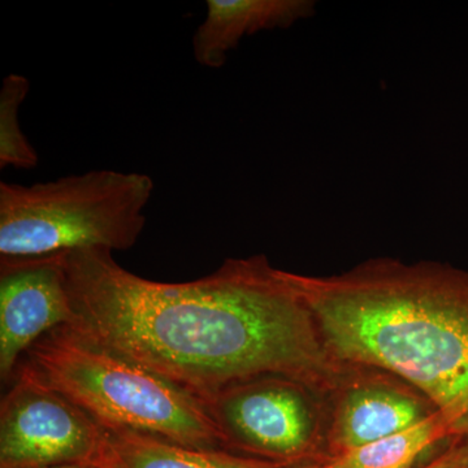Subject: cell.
I'll list each match as a JSON object with an SVG mask.
<instances>
[{
	"instance_id": "cell-1",
	"label": "cell",
	"mask_w": 468,
	"mask_h": 468,
	"mask_svg": "<svg viewBox=\"0 0 468 468\" xmlns=\"http://www.w3.org/2000/svg\"><path fill=\"white\" fill-rule=\"evenodd\" d=\"M77 335L205 401L280 377L332 399L359 374L332 358L310 310L266 255L227 260L189 282L129 272L109 249L58 257Z\"/></svg>"
},
{
	"instance_id": "cell-2",
	"label": "cell",
	"mask_w": 468,
	"mask_h": 468,
	"mask_svg": "<svg viewBox=\"0 0 468 468\" xmlns=\"http://www.w3.org/2000/svg\"><path fill=\"white\" fill-rule=\"evenodd\" d=\"M340 365L383 371L468 440V270L374 258L331 276L286 271Z\"/></svg>"
},
{
	"instance_id": "cell-3",
	"label": "cell",
	"mask_w": 468,
	"mask_h": 468,
	"mask_svg": "<svg viewBox=\"0 0 468 468\" xmlns=\"http://www.w3.org/2000/svg\"><path fill=\"white\" fill-rule=\"evenodd\" d=\"M26 369L106 428L137 431L205 451H223L201 399L61 325L27 351Z\"/></svg>"
},
{
	"instance_id": "cell-4",
	"label": "cell",
	"mask_w": 468,
	"mask_h": 468,
	"mask_svg": "<svg viewBox=\"0 0 468 468\" xmlns=\"http://www.w3.org/2000/svg\"><path fill=\"white\" fill-rule=\"evenodd\" d=\"M154 181L111 169L30 186L0 183V261L50 260L84 249L129 250L146 226Z\"/></svg>"
},
{
	"instance_id": "cell-5",
	"label": "cell",
	"mask_w": 468,
	"mask_h": 468,
	"mask_svg": "<svg viewBox=\"0 0 468 468\" xmlns=\"http://www.w3.org/2000/svg\"><path fill=\"white\" fill-rule=\"evenodd\" d=\"M320 399L325 397L292 378L264 377L230 385L202 403L223 451L292 468L328 462Z\"/></svg>"
},
{
	"instance_id": "cell-6",
	"label": "cell",
	"mask_w": 468,
	"mask_h": 468,
	"mask_svg": "<svg viewBox=\"0 0 468 468\" xmlns=\"http://www.w3.org/2000/svg\"><path fill=\"white\" fill-rule=\"evenodd\" d=\"M103 430L23 368L0 405V468L91 467Z\"/></svg>"
},
{
	"instance_id": "cell-7",
	"label": "cell",
	"mask_w": 468,
	"mask_h": 468,
	"mask_svg": "<svg viewBox=\"0 0 468 468\" xmlns=\"http://www.w3.org/2000/svg\"><path fill=\"white\" fill-rule=\"evenodd\" d=\"M72 319L63 267L50 260L0 261V378L9 383L39 338Z\"/></svg>"
},
{
	"instance_id": "cell-8",
	"label": "cell",
	"mask_w": 468,
	"mask_h": 468,
	"mask_svg": "<svg viewBox=\"0 0 468 468\" xmlns=\"http://www.w3.org/2000/svg\"><path fill=\"white\" fill-rule=\"evenodd\" d=\"M367 369L334 399L326 428L328 461L419 423L433 411L420 394L371 378Z\"/></svg>"
},
{
	"instance_id": "cell-9",
	"label": "cell",
	"mask_w": 468,
	"mask_h": 468,
	"mask_svg": "<svg viewBox=\"0 0 468 468\" xmlns=\"http://www.w3.org/2000/svg\"><path fill=\"white\" fill-rule=\"evenodd\" d=\"M207 15L193 37L197 63L218 69L243 37L288 29L315 15L314 0H207Z\"/></svg>"
},
{
	"instance_id": "cell-10",
	"label": "cell",
	"mask_w": 468,
	"mask_h": 468,
	"mask_svg": "<svg viewBox=\"0 0 468 468\" xmlns=\"http://www.w3.org/2000/svg\"><path fill=\"white\" fill-rule=\"evenodd\" d=\"M101 430L100 452L91 468H282L226 451L190 448L124 428Z\"/></svg>"
},
{
	"instance_id": "cell-11",
	"label": "cell",
	"mask_w": 468,
	"mask_h": 468,
	"mask_svg": "<svg viewBox=\"0 0 468 468\" xmlns=\"http://www.w3.org/2000/svg\"><path fill=\"white\" fill-rule=\"evenodd\" d=\"M448 423L433 410L414 426L328 461L332 468H414L437 443L452 441Z\"/></svg>"
},
{
	"instance_id": "cell-12",
	"label": "cell",
	"mask_w": 468,
	"mask_h": 468,
	"mask_svg": "<svg viewBox=\"0 0 468 468\" xmlns=\"http://www.w3.org/2000/svg\"><path fill=\"white\" fill-rule=\"evenodd\" d=\"M30 90L26 76L12 73L0 90V168L32 169L39 158L18 122V111Z\"/></svg>"
},
{
	"instance_id": "cell-13",
	"label": "cell",
	"mask_w": 468,
	"mask_h": 468,
	"mask_svg": "<svg viewBox=\"0 0 468 468\" xmlns=\"http://www.w3.org/2000/svg\"><path fill=\"white\" fill-rule=\"evenodd\" d=\"M418 468H468V440H452L439 455Z\"/></svg>"
},
{
	"instance_id": "cell-14",
	"label": "cell",
	"mask_w": 468,
	"mask_h": 468,
	"mask_svg": "<svg viewBox=\"0 0 468 468\" xmlns=\"http://www.w3.org/2000/svg\"><path fill=\"white\" fill-rule=\"evenodd\" d=\"M292 468H332L328 462H323V463H310L303 464V466L292 467Z\"/></svg>"
},
{
	"instance_id": "cell-15",
	"label": "cell",
	"mask_w": 468,
	"mask_h": 468,
	"mask_svg": "<svg viewBox=\"0 0 468 468\" xmlns=\"http://www.w3.org/2000/svg\"><path fill=\"white\" fill-rule=\"evenodd\" d=\"M52 468H89V467H82V466H61V467H52Z\"/></svg>"
},
{
	"instance_id": "cell-16",
	"label": "cell",
	"mask_w": 468,
	"mask_h": 468,
	"mask_svg": "<svg viewBox=\"0 0 468 468\" xmlns=\"http://www.w3.org/2000/svg\"><path fill=\"white\" fill-rule=\"evenodd\" d=\"M89 468H91V467H89Z\"/></svg>"
}]
</instances>
